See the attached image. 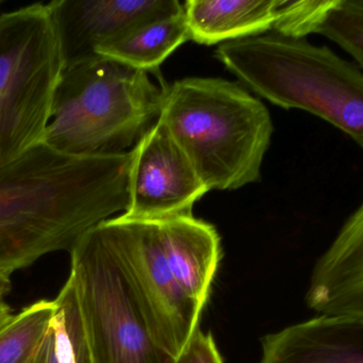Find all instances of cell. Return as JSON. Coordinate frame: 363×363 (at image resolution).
Masks as SVG:
<instances>
[{
  "label": "cell",
  "instance_id": "cell-1",
  "mask_svg": "<svg viewBox=\"0 0 363 363\" xmlns=\"http://www.w3.org/2000/svg\"><path fill=\"white\" fill-rule=\"evenodd\" d=\"M131 151L77 156L40 143L0 168V276L72 251L129 205Z\"/></svg>",
  "mask_w": 363,
  "mask_h": 363
},
{
  "label": "cell",
  "instance_id": "cell-2",
  "mask_svg": "<svg viewBox=\"0 0 363 363\" xmlns=\"http://www.w3.org/2000/svg\"><path fill=\"white\" fill-rule=\"evenodd\" d=\"M160 121L208 190L259 180L273 124L267 107L237 83L185 78L168 85Z\"/></svg>",
  "mask_w": 363,
  "mask_h": 363
},
{
  "label": "cell",
  "instance_id": "cell-3",
  "mask_svg": "<svg viewBox=\"0 0 363 363\" xmlns=\"http://www.w3.org/2000/svg\"><path fill=\"white\" fill-rule=\"evenodd\" d=\"M167 87L101 55L66 66L44 143L69 155L129 153L159 121Z\"/></svg>",
  "mask_w": 363,
  "mask_h": 363
},
{
  "label": "cell",
  "instance_id": "cell-4",
  "mask_svg": "<svg viewBox=\"0 0 363 363\" xmlns=\"http://www.w3.org/2000/svg\"><path fill=\"white\" fill-rule=\"evenodd\" d=\"M216 57L258 95L324 119L363 149L362 70L328 46L258 36L223 43Z\"/></svg>",
  "mask_w": 363,
  "mask_h": 363
},
{
  "label": "cell",
  "instance_id": "cell-5",
  "mask_svg": "<svg viewBox=\"0 0 363 363\" xmlns=\"http://www.w3.org/2000/svg\"><path fill=\"white\" fill-rule=\"evenodd\" d=\"M64 67L50 2L0 14V168L44 142Z\"/></svg>",
  "mask_w": 363,
  "mask_h": 363
},
{
  "label": "cell",
  "instance_id": "cell-6",
  "mask_svg": "<svg viewBox=\"0 0 363 363\" xmlns=\"http://www.w3.org/2000/svg\"><path fill=\"white\" fill-rule=\"evenodd\" d=\"M69 253L93 363H174L151 335L125 266L99 224Z\"/></svg>",
  "mask_w": 363,
  "mask_h": 363
},
{
  "label": "cell",
  "instance_id": "cell-7",
  "mask_svg": "<svg viewBox=\"0 0 363 363\" xmlns=\"http://www.w3.org/2000/svg\"><path fill=\"white\" fill-rule=\"evenodd\" d=\"M121 258L155 342L176 359L199 327L202 310L177 283L160 220L119 217L99 224Z\"/></svg>",
  "mask_w": 363,
  "mask_h": 363
},
{
  "label": "cell",
  "instance_id": "cell-8",
  "mask_svg": "<svg viewBox=\"0 0 363 363\" xmlns=\"http://www.w3.org/2000/svg\"><path fill=\"white\" fill-rule=\"evenodd\" d=\"M208 191L159 119L131 151L129 205L121 217L162 220L192 215L194 205Z\"/></svg>",
  "mask_w": 363,
  "mask_h": 363
},
{
  "label": "cell",
  "instance_id": "cell-9",
  "mask_svg": "<svg viewBox=\"0 0 363 363\" xmlns=\"http://www.w3.org/2000/svg\"><path fill=\"white\" fill-rule=\"evenodd\" d=\"M66 66L97 57L99 47L149 21L184 10L178 0H53Z\"/></svg>",
  "mask_w": 363,
  "mask_h": 363
},
{
  "label": "cell",
  "instance_id": "cell-10",
  "mask_svg": "<svg viewBox=\"0 0 363 363\" xmlns=\"http://www.w3.org/2000/svg\"><path fill=\"white\" fill-rule=\"evenodd\" d=\"M306 303L320 315L363 317V202L315 264Z\"/></svg>",
  "mask_w": 363,
  "mask_h": 363
},
{
  "label": "cell",
  "instance_id": "cell-11",
  "mask_svg": "<svg viewBox=\"0 0 363 363\" xmlns=\"http://www.w3.org/2000/svg\"><path fill=\"white\" fill-rule=\"evenodd\" d=\"M260 363H363V317L319 315L267 335Z\"/></svg>",
  "mask_w": 363,
  "mask_h": 363
},
{
  "label": "cell",
  "instance_id": "cell-12",
  "mask_svg": "<svg viewBox=\"0 0 363 363\" xmlns=\"http://www.w3.org/2000/svg\"><path fill=\"white\" fill-rule=\"evenodd\" d=\"M160 221L168 266L184 293L203 310L222 257L219 234L194 215Z\"/></svg>",
  "mask_w": 363,
  "mask_h": 363
},
{
  "label": "cell",
  "instance_id": "cell-13",
  "mask_svg": "<svg viewBox=\"0 0 363 363\" xmlns=\"http://www.w3.org/2000/svg\"><path fill=\"white\" fill-rule=\"evenodd\" d=\"M281 0H187L190 40L215 45L253 38L273 29Z\"/></svg>",
  "mask_w": 363,
  "mask_h": 363
},
{
  "label": "cell",
  "instance_id": "cell-14",
  "mask_svg": "<svg viewBox=\"0 0 363 363\" xmlns=\"http://www.w3.org/2000/svg\"><path fill=\"white\" fill-rule=\"evenodd\" d=\"M190 40L185 12L144 23L99 47L96 55L138 70L155 72L184 43Z\"/></svg>",
  "mask_w": 363,
  "mask_h": 363
},
{
  "label": "cell",
  "instance_id": "cell-15",
  "mask_svg": "<svg viewBox=\"0 0 363 363\" xmlns=\"http://www.w3.org/2000/svg\"><path fill=\"white\" fill-rule=\"evenodd\" d=\"M32 363H93L74 281L68 277Z\"/></svg>",
  "mask_w": 363,
  "mask_h": 363
},
{
  "label": "cell",
  "instance_id": "cell-16",
  "mask_svg": "<svg viewBox=\"0 0 363 363\" xmlns=\"http://www.w3.org/2000/svg\"><path fill=\"white\" fill-rule=\"evenodd\" d=\"M55 310V300H40L14 315L0 330V363H32Z\"/></svg>",
  "mask_w": 363,
  "mask_h": 363
},
{
  "label": "cell",
  "instance_id": "cell-17",
  "mask_svg": "<svg viewBox=\"0 0 363 363\" xmlns=\"http://www.w3.org/2000/svg\"><path fill=\"white\" fill-rule=\"evenodd\" d=\"M317 34L325 36L345 49L363 72L362 0H336Z\"/></svg>",
  "mask_w": 363,
  "mask_h": 363
},
{
  "label": "cell",
  "instance_id": "cell-18",
  "mask_svg": "<svg viewBox=\"0 0 363 363\" xmlns=\"http://www.w3.org/2000/svg\"><path fill=\"white\" fill-rule=\"evenodd\" d=\"M336 0H281L273 29L279 36L305 38L317 33Z\"/></svg>",
  "mask_w": 363,
  "mask_h": 363
},
{
  "label": "cell",
  "instance_id": "cell-19",
  "mask_svg": "<svg viewBox=\"0 0 363 363\" xmlns=\"http://www.w3.org/2000/svg\"><path fill=\"white\" fill-rule=\"evenodd\" d=\"M174 363H224L211 334L196 328Z\"/></svg>",
  "mask_w": 363,
  "mask_h": 363
},
{
  "label": "cell",
  "instance_id": "cell-20",
  "mask_svg": "<svg viewBox=\"0 0 363 363\" xmlns=\"http://www.w3.org/2000/svg\"><path fill=\"white\" fill-rule=\"evenodd\" d=\"M11 290L10 278L0 276V300H4V298L8 296Z\"/></svg>",
  "mask_w": 363,
  "mask_h": 363
},
{
  "label": "cell",
  "instance_id": "cell-21",
  "mask_svg": "<svg viewBox=\"0 0 363 363\" xmlns=\"http://www.w3.org/2000/svg\"><path fill=\"white\" fill-rule=\"evenodd\" d=\"M2 4H4V0H0V6H1Z\"/></svg>",
  "mask_w": 363,
  "mask_h": 363
},
{
  "label": "cell",
  "instance_id": "cell-22",
  "mask_svg": "<svg viewBox=\"0 0 363 363\" xmlns=\"http://www.w3.org/2000/svg\"><path fill=\"white\" fill-rule=\"evenodd\" d=\"M362 1H363V0H362Z\"/></svg>",
  "mask_w": 363,
  "mask_h": 363
}]
</instances>
